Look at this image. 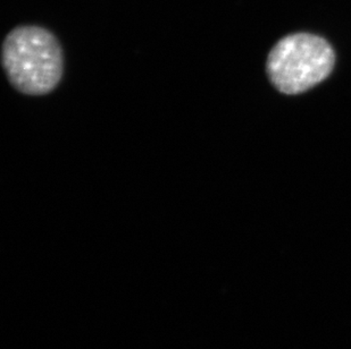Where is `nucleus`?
Instances as JSON below:
<instances>
[{
	"instance_id": "nucleus-1",
	"label": "nucleus",
	"mask_w": 351,
	"mask_h": 349,
	"mask_svg": "<svg viewBox=\"0 0 351 349\" xmlns=\"http://www.w3.org/2000/svg\"><path fill=\"white\" fill-rule=\"evenodd\" d=\"M1 60L10 84L29 96L51 92L63 76V51L58 40L36 25L17 27L7 34Z\"/></svg>"
},
{
	"instance_id": "nucleus-2",
	"label": "nucleus",
	"mask_w": 351,
	"mask_h": 349,
	"mask_svg": "<svg viewBox=\"0 0 351 349\" xmlns=\"http://www.w3.org/2000/svg\"><path fill=\"white\" fill-rule=\"evenodd\" d=\"M335 64V51L326 40L312 34H293L273 47L266 72L280 92L298 94L324 81Z\"/></svg>"
}]
</instances>
